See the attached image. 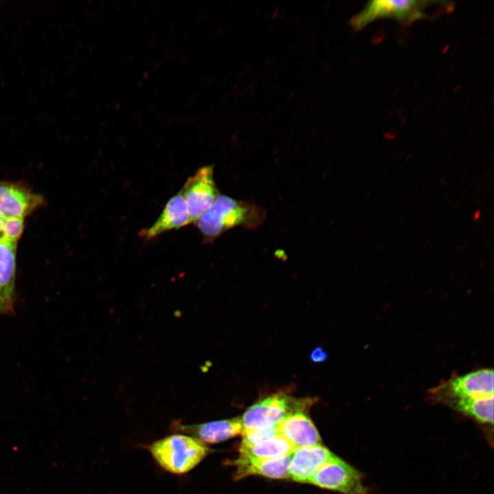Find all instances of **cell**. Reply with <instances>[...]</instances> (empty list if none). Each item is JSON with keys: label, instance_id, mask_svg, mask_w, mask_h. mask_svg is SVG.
I'll use <instances>...</instances> for the list:
<instances>
[{"label": "cell", "instance_id": "60d3db41", "mask_svg": "<svg viewBox=\"0 0 494 494\" xmlns=\"http://www.w3.org/2000/svg\"><path fill=\"white\" fill-rule=\"evenodd\" d=\"M450 196V193H447L445 196H444L443 200L447 199Z\"/></svg>", "mask_w": 494, "mask_h": 494}, {"label": "cell", "instance_id": "7bdbcfd3", "mask_svg": "<svg viewBox=\"0 0 494 494\" xmlns=\"http://www.w3.org/2000/svg\"><path fill=\"white\" fill-rule=\"evenodd\" d=\"M375 217H372L370 220L368 221L369 224H371L374 221Z\"/></svg>", "mask_w": 494, "mask_h": 494}, {"label": "cell", "instance_id": "ffe728a7", "mask_svg": "<svg viewBox=\"0 0 494 494\" xmlns=\"http://www.w3.org/2000/svg\"><path fill=\"white\" fill-rule=\"evenodd\" d=\"M327 352L321 347L315 348L310 354V358L314 362H322L327 358Z\"/></svg>", "mask_w": 494, "mask_h": 494}, {"label": "cell", "instance_id": "1f68e13d", "mask_svg": "<svg viewBox=\"0 0 494 494\" xmlns=\"http://www.w3.org/2000/svg\"><path fill=\"white\" fill-rule=\"evenodd\" d=\"M388 172L387 170H386L382 172V174H381V178H385L388 176Z\"/></svg>", "mask_w": 494, "mask_h": 494}, {"label": "cell", "instance_id": "681fc988", "mask_svg": "<svg viewBox=\"0 0 494 494\" xmlns=\"http://www.w3.org/2000/svg\"><path fill=\"white\" fill-rule=\"evenodd\" d=\"M452 202H453V199H451V200H449L447 202V204H451Z\"/></svg>", "mask_w": 494, "mask_h": 494}, {"label": "cell", "instance_id": "7c38bea8", "mask_svg": "<svg viewBox=\"0 0 494 494\" xmlns=\"http://www.w3.org/2000/svg\"><path fill=\"white\" fill-rule=\"evenodd\" d=\"M278 430L295 449L321 445V438L316 426L303 410L287 416L278 425Z\"/></svg>", "mask_w": 494, "mask_h": 494}, {"label": "cell", "instance_id": "6f0895ef", "mask_svg": "<svg viewBox=\"0 0 494 494\" xmlns=\"http://www.w3.org/2000/svg\"><path fill=\"white\" fill-rule=\"evenodd\" d=\"M455 260H456V257H453L451 262L454 261Z\"/></svg>", "mask_w": 494, "mask_h": 494}, {"label": "cell", "instance_id": "f35d334b", "mask_svg": "<svg viewBox=\"0 0 494 494\" xmlns=\"http://www.w3.org/2000/svg\"><path fill=\"white\" fill-rule=\"evenodd\" d=\"M427 188V185L422 187V188L421 189V191L423 192Z\"/></svg>", "mask_w": 494, "mask_h": 494}, {"label": "cell", "instance_id": "816d5d0a", "mask_svg": "<svg viewBox=\"0 0 494 494\" xmlns=\"http://www.w3.org/2000/svg\"><path fill=\"white\" fill-rule=\"evenodd\" d=\"M416 201H418V198H416L412 201V203H413V204H415V202H416Z\"/></svg>", "mask_w": 494, "mask_h": 494}, {"label": "cell", "instance_id": "9c48e42d", "mask_svg": "<svg viewBox=\"0 0 494 494\" xmlns=\"http://www.w3.org/2000/svg\"><path fill=\"white\" fill-rule=\"evenodd\" d=\"M336 457L321 445L296 448L291 454L288 478L297 482L308 483L319 469Z\"/></svg>", "mask_w": 494, "mask_h": 494}, {"label": "cell", "instance_id": "ee69618b", "mask_svg": "<svg viewBox=\"0 0 494 494\" xmlns=\"http://www.w3.org/2000/svg\"><path fill=\"white\" fill-rule=\"evenodd\" d=\"M435 246H436V244H435L431 245V246H430V248H429V250H432V249L434 248Z\"/></svg>", "mask_w": 494, "mask_h": 494}, {"label": "cell", "instance_id": "8992f818", "mask_svg": "<svg viewBox=\"0 0 494 494\" xmlns=\"http://www.w3.org/2000/svg\"><path fill=\"white\" fill-rule=\"evenodd\" d=\"M308 483L342 494H369L362 474L338 456L319 469Z\"/></svg>", "mask_w": 494, "mask_h": 494}, {"label": "cell", "instance_id": "7402d4cb", "mask_svg": "<svg viewBox=\"0 0 494 494\" xmlns=\"http://www.w3.org/2000/svg\"><path fill=\"white\" fill-rule=\"evenodd\" d=\"M481 215V210L480 209H477L473 215V221L475 222H477L480 217Z\"/></svg>", "mask_w": 494, "mask_h": 494}, {"label": "cell", "instance_id": "6da1fadb", "mask_svg": "<svg viewBox=\"0 0 494 494\" xmlns=\"http://www.w3.org/2000/svg\"><path fill=\"white\" fill-rule=\"evenodd\" d=\"M266 213L259 205L219 195L211 207L195 224L206 242H211L237 226L255 229L261 225Z\"/></svg>", "mask_w": 494, "mask_h": 494}, {"label": "cell", "instance_id": "8fae6325", "mask_svg": "<svg viewBox=\"0 0 494 494\" xmlns=\"http://www.w3.org/2000/svg\"><path fill=\"white\" fill-rule=\"evenodd\" d=\"M192 222L187 202L179 191L167 202L162 213L156 222L148 228L139 234L146 240L174 229H179Z\"/></svg>", "mask_w": 494, "mask_h": 494}, {"label": "cell", "instance_id": "9f6ffc18", "mask_svg": "<svg viewBox=\"0 0 494 494\" xmlns=\"http://www.w3.org/2000/svg\"><path fill=\"white\" fill-rule=\"evenodd\" d=\"M434 169H435V168L432 169L430 171V174L433 173V172L435 171Z\"/></svg>", "mask_w": 494, "mask_h": 494}, {"label": "cell", "instance_id": "30bf717a", "mask_svg": "<svg viewBox=\"0 0 494 494\" xmlns=\"http://www.w3.org/2000/svg\"><path fill=\"white\" fill-rule=\"evenodd\" d=\"M175 432L189 435L205 443H217L233 438L242 432L240 417L198 424L175 423Z\"/></svg>", "mask_w": 494, "mask_h": 494}, {"label": "cell", "instance_id": "44dd1931", "mask_svg": "<svg viewBox=\"0 0 494 494\" xmlns=\"http://www.w3.org/2000/svg\"><path fill=\"white\" fill-rule=\"evenodd\" d=\"M5 221V217L0 215V240H3V226Z\"/></svg>", "mask_w": 494, "mask_h": 494}, {"label": "cell", "instance_id": "5b68a950", "mask_svg": "<svg viewBox=\"0 0 494 494\" xmlns=\"http://www.w3.org/2000/svg\"><path fill=\"white\" fill-rule=\"evenodd\" d=\"M493 370L480 369L463 375H455L429 390L435 401L453 398L488 397L493 395Z\"/></svg>", "mask_w": 494, "mask_h": 494}, {"label": "cell", "instance_id": "cb8c5ba5", "mask_svg": "<svg viewBox=\"0 0 494 494\" xmlns=\"http://www.w3.org/2000/svg\"><path fill=\"white\" fill-rule=\"evenodd\" d=\"M465 200H466V198L464 197L461 200L458 201L455 204V206H454L455 209L458 208Z\"/></svg>", "mask_w": 494, "mask_h": 494}, {"label": "cell", "instance_id": "e575fe53", "mask_svg": "<svg viewBox=\"0 0 494 494\" xmlns=\"http://www.w3.org/2000/svg\"><path fill=\"white\" fill-rule=\"evenodd\" d=\"M467 238L466 235H462L459 238V242H464Z\"/></svg>", "mask_w": 494, "mask_h": 494}, {"label": "cell", "instance_id": "11a10c76", "mask_svg": "<svg viewBox=\"0 0 494 494\" xmlns=\"http://www.w3.org/2000/svg\"><path fill=\"white\" fill-rule=\"evenodd\" d=\"M390 254V252H387L386 255H384V257H388Z\"/></svg>", "mask_w": 494, "mask_h": 494}, {"label": "cell", "instance_id": "ba28073f", "mask_svg": "<svg viewBox=\"0 0 494 494\" xmlns=\"http://www.w3.org/2000/svg\"><path fill=\"white\" fill-rule=\"evenodd\" d=\"M43 203V198L18 183L0 181V215L23 218Z\"/></svg>", "mask_w": 494, "mask_h": 494}, {"label": "cell", "instance_id": "7dc6e473", "mask_svg": "<svg viewBox=\"0 0 494 494\" xmlns=\"http://www.w3.org/2000/svg\"><path fill=\"white\" fill-rule=\"evenodd\" d=\"M395 217V215H392L391 217H389V220H392Z\"/></svg>", "mask_w": 494, "mask_h": 494}, {"label": "cell", "instance_id": "f546056e", "mask_svg": "<svg viewBox=\"0 0 494 494\" xmlns=\"http://www.w3.org/2000/svg\"><path fill=\"white\" fill-rule=\"evenodd\" d=\"M381 246H382L381 243L379 242H377V243L375 244V245L374 246V247H375V249L379 250V248H380Z\"/></svg>", "mask_w": 494, "mask_h": 494}, {"label": "cell", "instance_id": "ab89813d", "mask_svg": "<svg viewBox=\"0 0 494 494\" xmlns=\"http://www.w3.org/2000/svg\"><path fill=\"white\" fill-rule=\"evenodd\" d=\"M371 195H372V191H368V192L367 193V194L366 195V198H368Z\"/></svg>", "mask_w": 494, "mask_h": 494}, {"label": "cell", "instance_id": "b9f144b4", "mask_svg": "<svg viewBox=\"0 0 494 494\" xmlns=\"http://www.w3.org/2000/svg\"><path fill=\"white\" fill-rule=\"evenodd\" d=\"M421 183H422V181H421V180L417 181L414 186L415 187L419 186L420 185H421Z\"/></svg>", "mask_w": 494, "mask_h": 494}, {"label": "cell", "instance_id": "2e32d148", "mask_svg": "<svg viewBox=\"0 0 494 494\" xmlns=\"http://www.w3.org/2000/svg\"><path fill=\"white\" fill-rule=\"evenodd\" d=\"M16 244L0 240V287L14 296Z\"/></svg>", "mask_w": 494, "mask_h": 494}, {"label": "cell", "instance_id": "c3c4849f", "mask_svg": "<svg viewBox=\"0 0 494 494\" xmlns=\"http://www.w3.org/2000/svg\"><path fill=\"white\" fill-rule=\"evenodd\" d=\"M423 231V228H420V229L419 230V231H417V233H418V234H420V233H422Z\"/></svg>", "mask_w": 494, "mask_h": 494}, {"label": "cell", "instance_id": "e0dca14e", "mask_svg": "<svg viewBox=\"0 0 494 494\" xmlns=\"http://www.w3.org/2000/svg\"><path fill=\"white\" fill-rule=\"evenodd\" d=\"M242 445H252L268 440L279 434L277 427L242 431Z\"/></svg>", "mask_w": 494, "mask_h": 494}, {"label": "cell", "instance_id": "f6af8a7d", "mask_svg": "<svg viewBox=\"0 0 494 494\" xmlns=\"http://www.w3.org/2000/svg\"><path fill=\"white\" fill-rule=\"evenodd\" d=\"M467 191H468V188H465V189L463 190L462 194V195H464V194L467 192Z\"/></svg>", "mask_w": 494, "mask_h": 494}, {"label": "cell", "instance_id": "9a60e30c", "mask_svg": "<svg viewBox=\"0 0 494 494\" xmlns=\"http://www.w3.org/2000/svg\"><path fill=\"white\" fill-rule=\"evenodd\" d=\"M444 402L480 423H493V396L453 398Z\"/></svg>", "mask_w": 494, "mask_h": 494}, {"label": "cell", "instance_id": "d590c367", "mask_svg": "<svg viewBox=\"0 0 494 494\" xmlns=\"http://www.w3.org/2000/svg\"><path fill=\"white\" fill-rule=\"evenodd\" d=\"M385 250H386V247L382 245L378 250L379 252H384Z\"/></svg>", "mask_w": 494, "mask_h": 494}, {"label": "cell", "instance_id": "4dcf8cb0", "mask_svg": "<svg viewBox=\"0 0 494 494\" xmlns=\"http://www.w3.org/2000/svg\"><path fill=\"white\" fill-rule=\"evenodd\" d=\"M467 173H468L467 171H465V172L463 173V174H462V175L461 176V177H460V180H464L465 179V178L467 177Z\"/></svg>", "mask_w": 494, "mask_h": 494}, {"label": "cell", "instance_id": "52a82bcc", "mask_svg": "<svg viewBox=\"0 0 494 494\" xmlns=\"http://www.w3.org/2000/svg\"><path fill=\"white\" fill-rule=\"evenodd\" d=\"M188 206L192 222L203 215L219 196L213 166L205 165L190 176L180 191Z\"/></svg>", "mask_w": 494, "mask_h": 494}, {"label": "cell", "instance_id": "ac0fdd59", "mask_svg": "<svg viewBox=\"0 0 494 494\" xmlns=\"http://www.w3.org/2000/svg\"><path fill=\"white\" fill-rule=\"evenodd\" d=\"M24 228L23 218H5L3 226V240L17 244Z\"/></svg>", "mask_w": 494, "mask_h": 494}, {"label": "cell", "instance_id": "484cf974", "mask_svg": "<svg viewBox=\"0 0 494 494\" xmlns=\"http://www.w3.org/2000/svg\"><path fill=\"white\" fill-rule=\"evenodd\" d=\"M447 183H448V182H447V180H446V179H445V178H443V179H441V180L438 182V184L440 185H442V186H445V184Z\"/></svg>", "mask_w": 494, "mask_h": 494}, {"label": "cell", "instance_id": "7a4b0ae2", "mask_svg": "<svg viewBox=\"0 0 494 494\" xmlns=\"http://www.w3.org/2000/svg\"><path fill=\"white\" fill-rule=\"evenodd\" d=\"M148 449L163 469L180 475L194 469L211 450L204 443L184 434H175L159 439Z\"/></svg>", "mask_w": 494, "mask_h": 494}, {"label": "cell", "instance_id": "4316f807", "mask_svg": "<svg viewBox=\"0 0 494 494\" xmlns=\"http://www.w3.org/2000/svg\"><path fill=\"white\" fill-rule=\"evenodd\" d=\"M490 178H491V174H489V173H486L482 177L484 180H488Z\"/></svg>", "mask_w": 494, "mask_h": 494}, {"label": "cell", "instance_id": "83f0119b", "mask_svg": "<svg viewBox=\"0 0 494 494\" xmlns=\"http://www.w3.org/2000/svg\"><path fill=\"white\" fill-rule=\"evenodd\" d=\"M433 239H434V237H433L432 236H431V237H430L429 238H427V239H426V241H425V244H424L423 246L427 245L430 242H432V241L433 240Z\"/></svg>", "mask_w": 494, "mask_h": 494}, {"label": "cell", "instance_id": "836d02e7", "mask_svg": "<svg viewBox=\"0 0 494 494\" xmlns=\"http://www.w3.org/2000/svg\"><path fill=\"white\" fill-rule=\"evenodd\" d=\"M451 213V210L448 209L446 211V212L444 213L443 216L447 217Z\"/></svg>", "mask_w": 494, "mask_h": 494}, {"label": "cell", "instance_id": "3957f363", "mask_svg": "<svg viewBox=\"0 0 494 494\" xmlns=\"http://www.w3.org/2000/svg\"><path fill=\"white\" fill-rule=\"evenodd\" d=\"M438 1L423 0H373L368 1L364 8L353 16L349 25L355 32L364 28L369 23L381 19H393L405 25L413 22L430 17L426 12L428 8L443 3Z\"/></svg>", "mask_w": 494, "mask_h": 494}, {"label": "cell", "instance_id": "74e56055", "mask_svg": "<svg viewBox=\"0 0 494 494\" xmlns=\"http://www.w3.org/2000/svg\"><path fill=\"white\" fill-rule=\"evenodd\" d=\"M493 183V180H491L487 185V188L490 187Z\"/></svg>", "mask_w": 494, "mask_h": 494}, {"label": "cell", "instance_id": "db71d44e", "mask_svg": "<svg viewBox=\"0 0 494 494\" xmlns=\"http://www.w3.org/2000/svg\"><path fill=\"white\" fill-rule=\"evenodd\" d=\"M421 218H422V216H420L419 218H416V221H417V222H419Z\"/></svg>", "mask_w": 494, "mask_h": 494}, {"label": "cell", "instance_id": "d4e9b609", "mask_svg": "<svg viewBox=\"0 0 494 494\" xmlns=\"http://www.w3.org/2000/svg\"><path fill=\"white\" fill-rule=\"evenodd\" d=\"M467 244H464L462 246L459 247V253H460L462 251L464 250L467 247Z\"/></svg>", "mask_w": 494, "mask_h": 494}, {"label": "cell", "instance_id": "5bb4252c", "mask_svg": "<svg viewBox=\"0 0 494 494\" xmlns=\"http://www.w3.org/2000/svg\"><path fill=\"white\" fill-rule=\"evenodd\" d=\"M294 449L287 440L279 434L255 445L241 444L239 455L259 459H276L292 454Z\"/></svg>", "mask_w": 494, "mask_h": 494}, {"label": "cell", "instance_id": "d6a6232c", "mask_svg": "<svg viewBox=\"0 0 494 494\" xmlns=\"http://www.w3.org/2000/svg\"><path fill=\"white\" fill-rule=\"evenodd\" d=\"M406 217L405 215H403L401 217H400L398 220L399 223H402L405 220Z\"/></svg>", "mask_w": 494, "mask_h": 494}, {"label": "cell", "instance_id": "f907efd6", "mask_svg": "<svg viewBox=\"0 0 494 494\" xmlns=\"http://www.w3.org/2000/svg\"><path fill=\"white\" fill-rule=\"evenodd\" d=\"M485 223H486V220H484L481 223V224H480L481 226H484Z\"/></svg>", "mask_w": 494, "mask_h": 494}, {"label": "cell", "instance_id": "680465c9", "mask_svg": "<svg viewBox=\"0 0 494 494\" xmlns=\"http://www.w3.org/2000/svg\"><path fill=\"white\" fill-rule=\"evenodd\" d=\"M384 190L385 191L386 189H385V188H383V189H381V193H383Z\"/></svg>", "mask_w": 494, "mask_h": 494}, {"label": "cell", "instance_id": "d6986e66", "mask_svg": "<svg viewBox=\"0 0 494 494\" xmlns=\"http://www.w3.org/2000/svg\"><path fill=\"white\" fill-rule=\"evenodd\" d=\"M13 297L0 287V314L10 310L12 307Z\"/></svg>", "mask_w": 494, "mask_h": 494}, {"label": "cell", "instance_id": "f1b7e54d", "mask_svg": "<svg viewBox=\"0 0 494 494\" xmlns=\"http://www.w3.org/2000/svg\"><path fill=\"white\" fill-rule=\"evenodd\" d=\"M399 196L393 197V198L391 199V202L393 203V204H394V203H397V201L399 200Z\"/></svg>", "mask_w": 494, "mask_h": 494}, {"label": "cell", "instance_id": "277c9868", "mask_svg": "<svg viewBox=\"0 0 494 494\" xmlns=\"http://www.w3.org/2000/svg\"><path fill=\"white\" fill-rule=\"evenodd\" d=\"M311 404V399H298L282 393L272 395L247 409L241 418L242 431L277 427L290 414L304 411Z\"/></svg>", "mask_w": 494, "mask_h": 494}, {"label": "cell", "instance_id": "bcb514c9", "mask_svg": "<svg viewBox=\"0 0 494 494\" xmlns=\"http://www.w3.org/2000/svg\"><path fill=\"white\" fill-rule=\"evenodd\" d=\"M450 185H451V183H447V185H445L444 187H445V189H447V188H449V187Z\"/></svg>", "mask_w": 494, "mask_h": 494}, {"label": "cell", "instance_id": "f5cc1de1", "mask_svg": "<svg viewBox=\"0 0 494 494\" xmlns=\"http://www.w3.org/2000/svg\"><path fill=\"white\" fill-rule=\"evenodd\" d=\"M455 252H459V247H458L455 250Z\"/></svg>", "mask_w": 494, "mask_h": 494}, {"label": "cell", "instance_id": "4fadbf2b", "mask_svg": "<svg viewBox=\"0 0 494 494\" xmlns=\"http://www.w3.org/2000/svg\"><path fill=\"white\" fill-rule=\"evenodd\" d=\"M291 454L276 459H259L239 455L234 461L236 466L235 478H243L258 475L273 479L288 478V466Z\"/></svg>", "mask_w": 494, "mask_h": 494}, {"label": "cell", "instance_id": "603a6c76", "mask_svg": "<svg viewBox=\"0 0 494 494\" xmlns=\"http://www.w3.org/2000/svg\"><path fill=\"white\" fill-rule=\"evenodd\" d=\"M480 191V190L478 191H477V192L469 200L468 203H470V202L474 201V200L478 198V196H479Z\"/></svg>", "mask_w": 494, "mask_h": 494}, {"label": "cell", "instance_id": "8d00e7d4", "mask_svg": "<svg viewBox=\"0 0 494 494\" xmlns=\"http://www.w3.org/2000/svg\"><path fill=\"white\" fill-rule=\"evenodd\" d=\"M417 250H418V248H417V247H414V248L411 250L410 254H412H412H414L415 252H417Z\"/></svg>", "mask_w": 494, "mask_h": 494}, {"label": "cell", "instance_id": "91938a15", "mask_svg": "<svg viewBox=\"0 0 494 494\" xmlns=\"http://www.w3.org/2000/svg\"><path fill=\"white\" fill-rule=\"evenodd\" d=\"M480 180V178H478L476 180L479 181Z\"/></svg>", "mask_w": 494, "mask_h": 494}]
</instances>
